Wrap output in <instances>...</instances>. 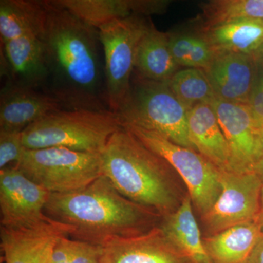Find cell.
<instances>
[{
	"instance_id": "cell-30",
	"label": "cell",
	"mask_w": 263,
	"mask_h": 263,
	"mask_svg": "<svg viewBox=\"0 0 263 263\" xmlns=\"http://www.w3.org/2000/svg\"><path fill=\"white\" fill-rule=\"evenodd\" d=\"M259 136H260L261 145H262V154H261L260 159L256 164L254 173L258 176L263 183V128L259 129Z\"/></svg>"
},
{
	"instance_id": "cell-1",
	"label": "cell",
	"mask_w": 263,
	"mask_h": 263,
	"mask_svg": "<svg viewBox=\"0 0 263 263\" xmlns=\"http://www.w3.org/2000/svg\"><path fill=\"white\" fill-rule=\"evenodd\" d=\"M44 212L72 228V239L101 247L146 233L160 217L123 196L104 175L81 190L51 194Z\"/></svg>"
},
{
	"instance_id": "cell-31",
	"label": "cell",
	"mask_w": 263,
	"mask_h": 263,
	"mask_svg": "<svg viewBox=\"0 0 263 263\" xmlns=\"http://www.w3.org/2000/svg\"><path fill=\"white\" fill-rule=\"evenodd\" d=\"M257 222L258 223L259 226L263 230V186L262 190V195H261V203H260V211H259V214L258 218L257 219Z\"/></svg>"
},
{
	"instance_id": "cell-24",
	"label": "cell",
	"mask_w": 263,
	"mask_h": 263,
	"mask_svg": "<svg viewBox=\"0 0 263 263\" xmlns=\"http://www.w3.org/2000/svg\"><path fill=\"white\" fill-rule=\"evenodd\" d=\"M167 83L174 95L189 110L200 104H211L216 98L210 81L202 69L177 71Z\"/></svg>"
},
{
	"instance_id": "cell-26",
	"label": "cell",
	"mask_w": 263,
	"mask_h": 263,
	"mask_svg": "<svg viewBox=\"0 0 263 263\" xmlns=\"http://www.w3.org/2000/svg\"><path fill=\"white\" fill-rule=\"evenodd\" d=\"M169 47L176 63L187 68L205 69L214 56L206 40L193 35L169 36Z\"/></svg>"
},
{
	"instance_id": "cell-25",
	"label": "cell",
	"mask_w": 263,
	"mask_h": 263,
	"mask_svg": "<svg viewBox=\"0 0 263 263\" xmlns=\"http://www.w3.org/2000/svg\"><path fill=\"white\" fill-rule=\"evenodd\" d=\"M206 28L240 20H263V0H216L202 7Z\"/></svg>"
},
{
	"instance_id": "cell-15",
	"label": "cell",
	"mask_w": 263,
	"mask_h": 263,
	"mask_svg": "<svg viewBox=\"0 0 263 263\" xmlns=\"http://www.w3.org/2000/svg\"><path fill=\"white\" fill-rule=\"evenodd\" d=\"M62 100L28 88L8 86L0 103V130L23 132L28 126L60 110Z\"/></svg>"
},
{
	"instance_id": "cell-13",
	"label": "cell",
	"mask_w": 263,
	"mask_h": 263,
	"mask_svg": "<svg viewBox=\"0 0 263 263\" xmlns=\"http://www.w3.org/2000/svg\"><path fill=\"white\" fill-rule=\"evenodd\" d=\"M257 66L254 54L219 53H214L204 71L216 98L247 105L257 77Z\"/></svg>"
},
{
	"instance_id": "cell-14",
	"label": "cell",
	"mask_w": 263,
	"mask_h": 263,
	"mask_svg": "<svg viewBox=\"0 0 263 263\" xmlns=\"http://www.w3.org/2000/svg\"><path fill=\"white\" fill-rule=\"evenodd\" d=\"M103 248V263H190L159 226L142 234L113 240Z\"/></svg>"
},
{
	"instance_id": "cell-28",
	"label": "cell",
	"mask_w": 263,
	"mask_h": 263,
	"mask_svg": "<svg viewBox=\"0 0 263 263\" xmlns=\"http://www.w3.org/2000/svg\"><path fill=\"white\" fill-rule=\"evenodd\" d=\"M257 65V77L249 95L247 106L254 125L260 129L263 128V67L258 62Z\"/></svg>"
},
{
	"instance_id": "cell-32",
	"label": "cell",
	"mask_w": 263,
	"mask_h": 263,
	"mask_svg": "<svg viewBox=\"0 0 263 263\" xmlns=\"http://www.w3.org/2000/svg\"><path fill=\"white\" fill-rule=\"evenodd\" d=\"M254 55L258 63L263 67V45Z\"/></svg>"
},
{
	"instance_id": "cell-19",
	"label": "cell",
	"mask_w": 263,
	"mask_h": 263,
	"mask_svg": "<svg viewBox=\"0 0 263 263\" xmlns=\"http://www.w3.org/2000/svg\"><path fill=\"white\" fill-rule=\"evenodd\" d=\"M5 57L21 87L31 89L50 75L46 46L36 35H26L4 44Z\"/></svg>"
},
{
	"instance_id": "cell-9",
	"label": "cell",
	"mask_w": 263,
	"mask_h": 263,
	"mask_svg": "<svg viewBox=\"0 0 263 263\" xmlns=\"http://www.w3.org/2000/svg\"><path fill=\"white\" fill-rule=\"evenodd\" d=\"M221 192L211 210L202 216L210 235L232 227L257 221L263 183L254 172L221 171Z\"/></svg>"
},
{
	"instance_id": "cell-7",
	"label": "cell",
	"mask_w": 263,
	"mask_h": 263,
	"mask_svg": "<svg viewBox=\"0 0 263 263\" xmlns=\"http://www.w3.org/2000/svg\"><path fill=\"white\" fill-rule=\"evenodd\" d=\"M122 127L180 175L202 216L211 210L221 192L220 170L196 151L176 144L155 131L132 124Z\"/></svg>"
},
{
	"instance_id": "cell-16",
	"label": "cell",
	"mask_w": 263,
	"mask_h": 263,
	"mask_svg": "<svg viewBox=\"0 0 263 263\" xmlns=\"http://www.w3.org/2000/svg\"><path fill=\"white\" fill-rule=\"evenodd\" d=\"M78 18L98 29L114 21L134 15L161 13L167 1L157 0H56Z\"/></svg>"
},
{
	"instance_id": "cell-21",
	"label": "cell",
	"mask_w": 263,
	"mask_h": 263,
	"mask_svg": "<svg viewBox=\"0 0 263 263\" xmlns=\"http://www.w3.org/2000/svg\"><path fill=\"white\" fill-rule=\"evenodd\" d=\"M135 68L145 80L168 82L179 71L170 49L168 34L152 26L138 45Z\"/></svg>"
},
{
	"instance_id": "cell-20",
	"label": "cell",
	"mask_w": 263,
	"mask_h": 263,
	"mask_svg": "<svg viewBox=\"0 0 263 263\" xmlns=\"http://www.w3.org/2000/svg\"><path fill=\"white\" fill-rule=\"evenodd\" d=\"M263 230L257 221L232 227L203 238L213 263H247Z\"/></svg>"
},
{
	"instance_id": "cell-5",
	"label": "cell",
	"mask_w": 263,
	"mask_h": 263,
	"mask_svg": "<svg viewBox=\"0 0 263 263\" xmlns=\"http://www.w3.org/2000/svg\"><path fill=\"white\" fill-rule=\"evenodd\" d=\"M188 111L168 83L141 79L134 87L131 86L116 114L122 124L155 131L176 144L195 151L189 136Z\"/></svg>"
},
{
	"instance_id": "cell-29",
	"label": "cell",
	"mask_w": 263,
	"mask_h": 263,
	"mask_svg": "<svg viewBox=\"0 0 263 263\" xmlns=\"http://www.w3.org/2000/svg\"><path fill=\"white\" fill-rule=\"evenodd\" d=\"M247 263H263V231Z\"/></svg>"
},
{
	"instance_id": "cell-27",
	"label": "cell",
	"mask_w": 263,
	"mask_h": 263,
	"mask_svg": "<svg viewBox=\"0 0 263 263\" xmlns=\"http://www.w3.org/2000/svg\"><path fill=\"white\" fill-rule=\"evenodd\" d=\"M25 150L22 132L0 130V170L16 165Z\"/></svg>"
},
{
	"instance_id": "cell-4",
	"label": "cell",
	"mask_w": 263,
	"mask_h": 263,
	"mask_svg": "<svg viewBox=\"0 0 263 263\" xmlns=\"http://www.w3.org/2000/svg\"><path fill=\"white\" fill-rule=\"evenodd\" d=\"M122 127L111 110L77 108L53 112L22 132L26 149L64 147L101 154L112 135Z\"/></svg>"
},
{
	"instance_id": "cell-6",
	"label": "cell",
	"mask_w": 263,
	"mask_h": 263,
	"mask_svg": "<svg viewBox=\"0 0 263 263\" xmlns=\"http://www.w3.org/2000/svg\"><path fill=\"white\" fill-rule=\"evenodd\" d=\"M15 166L51 194L81 190L103 175L101 154L64 147L26 149Z\"/></svg>"
},
{
	"instance_id": "cell-22",
	"label": "cell",
	"mask_w": 263,
	"mask_h": 263,
	"mask_svg": "<svg viewBox=\"0 0 263 263\" xmlns=\"http://www.w3.org/2000/svg\"><path fill=\"white\" fill-rule=\"evenodd\" d=\"M206 29L214 53L254 54L263 45V20L240 19Z\"/></svg>"
},
{
	"instance_id": "cell-11",
	"label": "cell",
	"mask_w": 263,
	"mask_h": 263,
	"mask_svg": "<svg viewBox=\"0 0 263 263\" xmlns=\"http://www.w3.org/2000/svg\"><path fill=\"white\" fill-rule=\"evenodd\" d=\"M229 146L230 171L254 172L262 154L259 129L248 106L216 98L211 103Z\"/></svg>"
},
{
	"instance_id": "cell-18",
	"label": "cell",
	"mask_w": 263,
	"mask_h": 263,
	"mask_svg": "<svg viewBox=\"0 0 263 263\" xmlns=\"http://www.w3.org/2000/svg\"><path fill=\"white\" fill-rule=\"evenodd\" d=\"M171 245L190 263H213L203 245V239L194 215L189 194L183 197L174 212L162 218L159 224Z\"/></svg>"
},
{
	"instance_id": "cell-2",
	"label": "cell",
	"mask_w": 263,
	"mask_h": 263,
	"mask_svg": "<svg viewBox=\"0 0 263 263\" xmlns=\"http://www.w3.org/2000/svg\"><path fill=\"white\" fill-rule=\"evenodd\" d=\"M103 175L129 200L160 217L179 206L171 166L122 127L101 153Z\"/></svg>"
},
{
	"instance_id": "cell-33",
	"label": "cell",
	"mask_w": 263,
	"mask_h": 263,
	"mask_svg": "<svg viewBox=\"0 0 263 263\" xmlns=\"http://www.w3.org/2000/svg\"><path fill=\"white\" fill-rule=\"evenodd\" d=\"M101 263H103V262H101Z\"/></svg>"
},
{
	"instance_id": "cell-3",
	"label": "cell",
	"mask_w": 263,
	"mask_h": 263,
	"mask_svg": "<svg viewBox=\"0 0 263 263\" xmlns=\"http://www.w3.org/2000/svg\"><path fill=\"white\" fill-rule=\"evenodd\" d=\"M46 16L41 38L49 64L62 85L61 98L92 100L100 81L98 30L85 23L56 0L45 1Z\"/></svg>"
},
{
	"instance_id": "cell-17",
	"label": "cell",
	"mask_w": 263,
	"mask_h": 263,
	"mask_svg": "<svg viewBox=\"0 0 263 263\" xmlns=\"http://www.w3.org/2000/svg\"><path fill=\"white\" fill-rule=\"evenodd\" d=\"M188 129L195 151L220 171H230L229 146L211 104H200L189 110Z\"/></svg>"
},
{
	"instance_id": "cell-23",
	"label": "cell",
	"mask_w": 263,
	"mask_h": 263,
	"mask_svg": "<svg viewBox=\"0 0 263 263\" xmlns=\"http://www.w3.org/2000/svg\"><path fill=\"white\" fill-rule=\"evenodd\" d=\"M46 16L45 1L1 0L0 35L3 45L26 35L41 37Z\"/></svg>"
},
{
	"instance_id": "cell-8",
	"label": "cell",
	"mask_w": 263,
	"mask_h": 263,
	"mask_svg": "<svg viewBox=\"0 0 263 263\" xmlns=\"http://www.w3.org/2000/svg\"><path fill=\"white\" fill-rule=\"evenodd\" d=\"M151 27L141 15H134L114 21L98 29L105 59L107 102L114 113L130 91L137 49Z\"/></svg>"
},
{
	"instance_id": "cell-10",
	"label": "cell",
	"mask_w": 263,
	"mask_h": 263,
	"mask_svg": "<svg viewBox=\"0 0 263 263\" xmlns=\"http://www.w3.org/2000/svg\"><path fill=\"white\" fill-rule=\"evenodd\" d=\"M50 195L16 166L0 170V227L27 228L47 220L44 209Z\"/></svg>"
},
{
	"instance_id": "cell-12",
	"label": "cell",
	"mask_w": 263,
	"mask_h": 263,
	"mask_svg": "<svg viewBox=\"0 0 263 263\" xmlns=\"http://www.w3.org/2000/svg\"><path fill=\"white\" fill-rule=\"evenodd\" d=\"M72 228L48 218L35 226L22 228L0 227L3 263H51L57 240L70 236Z\"/></svg>"
}]
</instances>
